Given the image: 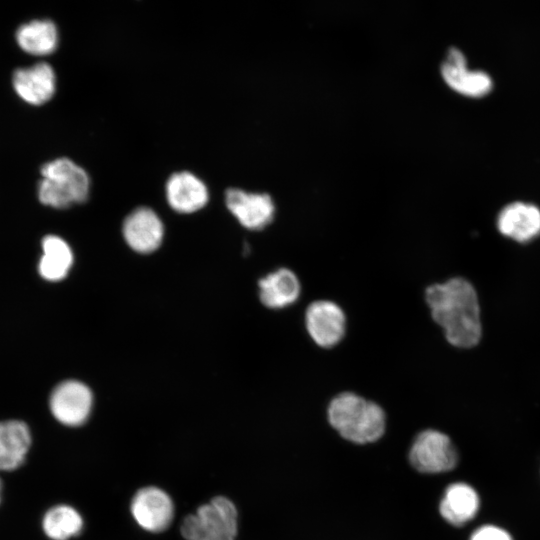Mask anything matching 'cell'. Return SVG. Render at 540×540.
<instances>
[{"mask_svg": "<svg viewBox=\"0 0 540 540\" xmlns=\"http://www.w3.org/2000/svg\"><path fill=\"white\" fill-rule=\"evenodd\" d=\"M38 186L41 203L54 208H67L84 202L89 194L90 180L86 171L68 158H58L41 168Z\"/></svg>", "mask_w": 540, "mask_h": 540, "instance_id": "3957f363", "label": "cell"}, {"mask_svg": "<svg viewBox=\"0 0 540 540\" xmlns=\"http://www.w3.org/2000/svg\"><path fill=\"white\" fill-rule=\"evenodd\" d=\"M305 327L313 342L329 349L341 342L346 332V316L342 308L330 300L312 302L305 311Z\"/></svg>", "mask_w": 540, "mask_h": 540, "instance_id": "8992f818", "label": "cell"}, {"mask_svg": "<svg viewBox=\"0 0 540 540\" xmlns=\"http://www.w3.org/2000/svg\"><path fill=\"white\" fill-rule=\"evenodd\" d=\"M225 202L239 223L250 230L265 228L275 216V203L268 193L230 188L225 192Z\"/></svg>", "mask_w": 540, "mask_h": 540, "instance_id": "9c48e42d", "label": "cell"}, {"mask_svg": "<svg viewBox=\"0 0 540 540\" xmlns=\"http://www.w3.org/2000/svg\"><path fill=\"white\" fill-rule=\"evenodd\" d=\"M131 513L144 530L158 533L166 530L174 516V505L170 496L154 486L137 491L131 501Z\"/></svg>", "mask_w": 540, "mask_h": 540, "instance_id": "30bf717a", "label": "cell"}, {"mask_svg": "<svg viewBox=\"0 0 540 540\" xmlns=\"http://www.w3.org/2000/svg\"><path fill=\"white\" fill-rule=\"evenodd\" d=\"M477 492L466 483L449 485L439 505L441 516L454 526H462L475 517L479 508Z\"/></svg>", "mask_w": 540, "mask_h": 540, "instance_id": "e0dca14e", "label": "cell"}, {"mask_svg": "<svg viewBox=\"0 0 540 540\" xmlns=\"http://www.w3.org/2000/svg\"><path fill=\"white\" fill-rule=\"evenodd\" d=\"M43 530L53 540H67L79 535L83 519L73 507L57 505L49 509L43 518Z\"/></svg>", "mask_w": 540, "mask_h": 540, "instance_id": "ffe728a7", "label": "cell"}, {"mask_svg": "<svg viewBox=\"0 0 540 540\" xmlns=\"http://www.w3.org/2000/svg\"><path fill=\"white\" fill-rule=\"evenodd\" d=\"M412 466L423 473H441L453 469L458 461L457 451L444 433L428 429L419 433L410 448Z\"/></svg>", "mask_w": 540, "mask_h": 540, "instance_id": "5b68a950", "label": "cell"}, {"mask_svg": "<svg viewBox=\"0 0 540 540\" xmlns=\"http://www.w3.org/2000/svg\"><path fill=\"white\" fill-rule=\"evenodd\" d=\"M55 80L53 68L45 62L17 69L13 74L15 91L24 101L32 105L44 104L52 98Z\"/></svg>", "mask_w": 540, "mask_h": 540, "instance_id": "4fadbf2b", "label": "cell"}, {"mask_svg": "<svg viewBox=\"0 0 540 540\" xmlns=\"http://www.w3.org/2000/svg\"><path fill=\"white\" fill-rule=\"evenodd\" d=\"M329 424L346 440L356 444L375 442L386 427L384 410L353 392L336 395L327 409Z\"/></svg>", "mask_w": 540, "mask_h": 540, "instance_id": "7a4b0ae2", "label": "cell"}, {"mask_svg": "<svg viewBox=\"0 0 540 540\" xmlns=\"http://www.w3.org/2000/svg\"><path fill=\"white\" fill-rule=\"evenodd\" d=\"M237 509L224 496H216L186 516L180 526L185 540H235L238 529Z\"/></svg>", "mask_w": 540, "mask_h": 540, "instance_id": "277c9868", "label": "cell"}, {"mask_svg": "<svg viewBox=\"0 0 540 540\" xmlns=\"http://www.w3.org/2000/svg\"><path fill=\"white\" fill-rule=\"evenodd\" d=\"M498 231L519 243H527L540 235V209L530 203L513 202L499 212Z\"/></svg>", "mask_w": 540, "mask_h": 540, "instance_id": "8fae6325", "label": "cell"}, {"mask_svg": "<svg viewBox=\"0 0 540 540\" xmlns=\"http://www.w3.org/2000/svg\"><path fill=\"white\" fill-rule=\"evenodd\" d=\"M258 286L260 301L270 309H283L294 304L301 293L299 278L285 267L261 278Z\"/></svg>", "mask_w": 540, "mask_h": 540, "instance_id": "9a60e30c", "label": "cell"}, {"mask_svg": "<svg viewBox=\"0 0 540 540\" xmlns=\"http://www.w3.org/2000/svg\"><path fill=\"white\" fill-rule=\"evenodd\" d=\"M43 254L39 261V273L49 281H58L66 277L73 254L69 245L60 237L48 235L42 240Z\"/></svg>", "mask_w": 540, "mask_h": 540, "instance_id": "d6986e66", "label": "cell"}, {"mask_svg": "<svg viewBox=\"0 0 540 540\" xmlns=\"http://www.w3.org/2000/svg\"><path fill=\"white\" fill-rule=\"evenodd\" d=\"M93 405L91 390L82 382L69 380L60 383L50 397L53 416L67 426H79L90 415Z\"/></svg>", "mask_w": 540, "mask_h": 540, "instance_id": "ba28073f", "label": "cell"}, {"mask_svg": "<svg viewBox=\"0 0 540 540\" xmlns=\"http://www.w3.org/2000/svg\"><path fill=\"white\" fill-rule=\"evenodd\" d=\"M30 444V431L24 422H0V470L11 471L23 464Z\"/></svg>", "mask_w": 540, "mask_h": 540, "instance_id": "2e32d148", "label": "cell"}, {"mask_svg": "<svg viewBox=\"0 0 540 540\" xmlns=\"http://www.w3.org/2000/svg\"><path fill=\"white\" fill-rule=\"evenodd\" d=\"M123 235L133 250L139 253H150L160 246L164 227L152 209L139 207L124 220Z\"/></svg>", "mask_w": 540, "mask_h": 540, "instance_id": "7c38bea8", "label": "cell"}, {"mask_svg": "<svg viewBox=\"0 0 540 540\" xmlns=\"http://www.w3.org/2000/svg\"><path fill=\"white\" fill-rule=\"evenodd\" d=\"M425 300L446 340L458 348H471L482 336L480 306L473 285L455 277L426 288Z\"/></svg>", "mask_w": 540, "mask_h": 540, "instance_id": "6da1fadb", "label": "cell"}, {"mask_svg": "<svg viewBox=\"0 0 540 540\" xmlns=\"http://www.w3.org/2000/svg\"><path fill=\"white\" fill-rule=\"evenodd\" d=\"M440 72L446 84L464 96L483 97L493 87L492 79L486 72L467 67L465 55L456 47L447 50Z\"/></svg>", "mask_w": 540, "mask_h": 540, "instance_id": "52a82bcc", "label": "cell"}, {"mask_svg": "<svg viewBox=\"0 0 540 540\" xmlns=\"http://www.w3.org/2000/svg\"><path fill=\"white\" fill-rule=\"evenodd\" d=\"M470 540H512V538L507 531L500 527L485 525L475 530Z\"/></svg>", "mask_w": 540, "mask_h": 540, "instance_id": "44dd1931", "label": "cell"}, {"mask_svg": "<svg viewBox=\"0 0 540 540\" xmlns=\"http://www.w3.org/2000/svg\"><path fill=\"white\" fill-rule=\"evenodd\" d=\"M16 40L29 54L48 55L57 48L58 32L52 21L34 20L18 28Z\"/></svg>", "mask_w": 540, "mask_h": 540, "instance_id": "ac0fdd59", "label": "cell"}, {"mask_svg": "<svg viewBox=\"0 0 540 540\" xmlns=\"http://www.w3.org/2000/svg\"><path fill=\"white\" fill-rule=\"evenodd\" d=\"M0 493H1V482H0Z\"/></svg>", "mask_w": 540, "mask_h": 540, "instance_id": "7402d4cb", "label": "cell"}, {"mask_svg": "<svg viewBox=\"0 0 540 540\" xmlns=\"http://www.w3.org/2000/svg\"><path fill=\"white\" fill-rule=\"evenodd\" d=\"M169 205L180 213H193L208 201L206 185L194 174L184 171L170 176L166 183Z\"/></svg>", "mask_w": 540, "mask_h": 540, "instance_id": "5bb4252c", "label": "cell"}]
</instances>
